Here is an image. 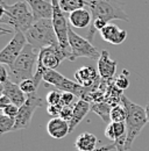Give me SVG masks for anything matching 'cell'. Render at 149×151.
<instances>
[{"label": "cell", "mask_w": 149, "mask_h": 151, "mask_svg": "<svg viewBox=\"0 0 149 151\" xmlns=\"http://www.w3.org/2000/svg\"><path fill=\"white\" fill-rule=\"evenodd\" d=\"M28 6L29 5L26 1H19L13 5H6L5 1H1V23L11 26L14 32L26 33L35 21L32 11L28 9Z\"/></svg>", "instance_id": "6da1fadb"}, {"label": "cell", "mask_w": 149, "mask_h": 151, "mask_svg": "<svg viewBox=\"0 0 149 151\" xmlns=\"http://www.w3.org/2000/svg\"><path fill=\"white\" fill-rule=\"evenodd\" d=\"M36 51L33 45L27 43L13 65L9 66V78L13 83L20 84L26 79L34 78L38 60V52Z\"/></svg>", "instance_id": "7a4b0ae2"}, {"label": "cell", "mask_w": 149, "mask_h": 151, "mask_svg": "<svg viewBox=\"0 0 149 151\" xmlns=\"http://www.w3.org/2000/svg\"><path fill=\"white\" fill-rule=\"evenodd\" d=\"M121 104L124 105V107L126 109L125 123H126V128H127V141H126L125 150L128 151L130 150L132 144L135 141V138L140 135L141 130L148 122V119H147L146 108L134 104L126 95L122 96Z\"/></svg>", "instance_id": "3957f363"}, {"label": "cell", "mask_w": 149, "mask_h": 151, "mask_svg": "<svg viewBox=\"0 0 149 151\" xmlns=\"http://www.w3.org/2000/svg\"><path fill=\"white\" fill-rule=\"evenodd\" d=\"M64 59H71V51L62 48L59 43L41 49L38 51L36 72L33 78L37 86L40 85V81L43 79V75L48 70H56Z\"/></svg>", "instance_id": "277c9868"}, {"label": "cell", "mask_w": 149, "mask_h": 151, "mask_svg": "<svg viewBox=\"0 0 149 151\" xmlns=\"http://www.w3.org/2000/svg\"><path fill=\"white\" fill-rule=\"evenodd\" d=\"M25 35L27 42L33 45L37 51L46 47L58 43L51 19L35 20L30 28L25 33Z\"/></svg>", "instance_id": "5b68a950"}, {"label": "cell", "mask_w": 149, "mask_h": 151, "mask_svg": "<svg viewBox=\"0 0 149 151\" xmlns=\"http://www.w3.org/2000/svg\"><path fill=\"white\" fill-rule=\"evenodd\" d=\"M124 6L125 4L119 0H91L88 7L93 19H101L108 23L112 20L129 21Z\"/></svg>", "instance_id": "8992f818"}, {"label": "cell", "mask_w": 149, "mask_h": 151, "mask_svg": "<svg viewBox=\"0 0 149 151\" xmlns=\"http://www.w3.org/2000/svg\"><path fill=\"white\" fill-rule=\"evenodd\" d=\"M69 44L71 49L70 62H74L79 57H85L93 60H98L100 58L101 51H99L88 38L74 33L71 26L69 28Z\"/></svg>", "instance_id": "52a82bcc"}, {"label": "cell", "mask_w": 149, "mask_h": 151, "mask_svg": "<svg viewBox=\"0 0 149 151\" xmlns=\"http://www.w3.org/2000/svg\"><path fill=\"white\" fill-rule=\"evenodd\" d=\"M43 106V100L40 98L37 93L28 95L26 102L19 108V113L15 117V126H14V132L21 130V129H27L30 126L33 115L37 108Z\"/></svg>", "instance_id": "ba28073f"}, {"label": "cell", "mask_w": 149, "mask_h": 151, "mask_svg": "<svg viewBox=\"0 0 149 151\" xmlns=\"http://www.w3.org/2000/svg\"><path fill=\"white\" fill-rule=\"evenodd\" d=\"M51 4H53V8H54V14H53L51 20H53V24H54V29H55L58 43L62 48L71 51L70 44H69V28H70V26L67 21L65 13L62 11L58 0H51Z\"/></svg>", "instance_id": "9c48e42d"}, {"label": "cell", "mask_w": 149, "mask_h": 151, "mask_svg": "<svg viewBox=\"0 0 149 151\" xmlns=\"http://www.w3.org/2000/svg\"><path fill=\"white\" fill-rule=\"evenodd\" d=\"M27 38L25 33L15 32L13 38L8 42V44L1 50L0 52V63L4 65H7L8 68L13 65L15 59L21 54L23 48L27 45Z\"/></svg>", "instance_id": "30bf717a"}, {"label": "cell", "mask_w": 149, "mask_h": 151, "mask_svg": "<svg viewBox=\"0 0 149 151\" xmlns=\"http://www.w3.org/2000/svg\"><path fill=\"white\" fill-rule=\"evenodd\" d=\"M74 79L76 83L88 88H97L101 83V78L99 76L98 70L89 65L79 68L74 72Z\"/></svg>", "instance_id": "8fae6325"}, {"label": "cell", "mask_w": 149, "mask_h": 151, "mask_svg": "<svg viewBox=\"0 0 149 151\" xmlns=\"http://www.w3.org/2000/svg\"><path fill=\"white\" fill-rule=\"evenodd\" d=\"M34 15L35 20L41 19H53L54 8L51 0H25Z\"/></svg>", "instance_id": "7c38bea8"}, {"label": "cell", "mask_w": 149, "mask_h": 151, "mask_svg": "<svg viewBox=\"0 0 149 151\" xmlns=\"http://www.w3.org/2000/svg\"><path fill=\"white\" fill-rule=\"evenodd\" d=\"M1 94L6 95L11 100V102L13 105L18 106L19 108L26 102L27 96H28V95H26L22 92V90L20 88L19 84L13 83L11 79L7 83L1 85Z\"/></svg>", "instance_id": "4fadbf2b"}, {"label": "cell", "mask_w": 149, "mask_h": 151, "mask_svg": "<svg viewBox=\"0 0 149 151\" xmlns=\"http://www.w3.org/2000/svg\"><path fill=\"white\" fill-rule=\"evenodd\" d=\"M97 70L99 72L100 78L104 80H110V79L114 78L115 71H116V62L114 59H112L106 50L101 51L100 58L98 59Z\"/></svg>", "instance_id": "5bb4252c"}, {"label": "cell", "mask_w": 149, "mask_h": 151, "mask_svg": "<svg viewBox=\"0 0 149 151\" xmlns=\"http://www.w3.org/2000/svg\"><path fill=\"white\" fill-rule=\"evenodd\" d=\"M92 13L89 9L82 8L78 11H74L72 13L69 14V22L70 26L77 28V29H88V32L90 30V28L92 27Z\"/></svg>", "instance_id": "9a60e30c"}, {"label": "cell", "mask_w": 149, "mask_h": 151, "mask_svg": "<svg viewBox=\"0 0 149 151\" xmlns=\"http://www.w3.org/2000/svg\"><path fill=\"white\" fill-rule=\"evenodd\" d=\"M47 132L48 134L56 139H61L65 137L68 134H70V127L69 122L63 120L62 117L57 116L53 117L48 123H47Z\"/></svg>", "instance_id": "2e32d148"}, {"label": "cell", "mask_w": 149, "mask_h": 151, "mask_svg": "<svg viewBox=\"0 0 149 151\" xmlns=\"http://www.w3.org/2000/svg\"><path fill=\"white\" fill-rule=\"evenodd\" d=\"M100 36L111 44H121L127 37V32L125 29H120L115 24H107L100 30Z\"/></svg>", "instance_id": "e0dca14e"}, {"label": "cell", "mask_w": 149, "mask_h": 151, "mask_svg": "<svg viewBox=\"0 0 149 151\" xmlns=\"http://www.w3.org/2000/svg\"><path fill=\"white\" fill-rule=\"evenodd\" d=\"M91 111V104L79 99L74 105V113L72 117L69 121V127H70V132L74 130V128L80 123V121L86 116V114Z\"/></svg>", "instance_id": "ac0fdd59"}, {"label": "cell", "mask_w": 149, "mask_h": 151, "mask_svg": "<svg viewBox=\"0 0 149 151\" xmlns=\"http://www.w3.org/2000/svg\"><path fill=\"white\" fill-rule=\"evenodd\" d=\"M98 144V138L90 132H83L80 134L76 142H74V148L77 151H94Z\"/></svg>", "instance_id": "d6986e66"}, {"label": "cell", "mask_w": 149, "mask_h": 151, "mask_svg": "<svg viewBox=\"0 0 149 151\" xmlns=\"http://www.w3.org/2000/svg\"><path fill=\"white\" fill-rule=\"evenodd\" d=\"M91 111L94 112L97 115L100 116V119L106 123L110 124L111 123V111L112 106L106 102V101H101V102H94L91 104Z\"/></svg>", "instance_id": "ffe728a7"}, {"label": "cell", "mask_w": 149, "mask_h": 151, "mask_svg": "<svg viewBox=\"0 0 149 151\" xmlns=\"http://www.w3.org/2000/svg\"><path fill=\"white\" fill-rule=\"evenodd\" d=\"M58 1L64 13H72L74 11L84 8L85 6H89V1L86 0H58Z\"/></svg>", "instance_id": "44dd1931"}, {"label": "cell", "mask_w": 149, "mask_h": 151, "mask_svg": "<svg viewBox=\"0 0 149 151\" xmlns=\"http://www.w3.org/2000/svg\"><path fill=\"white\" fill-rule=\"evenodd\" d=\"M14 126H15V119L14 117H9L6 115L0 116V134L14 132Z\"/></svg>", "instance_id": "7402d4cb"}, {"label": "cell", "mask_w": 149, "mask_h": 151, "mask_svg": "<svg viewBox=\"0 0 149 151\" xmlns=\"http://www.w3.org/2000/svg\"><path fill=\"white\" fill-rule=\"evenodd\" d=\"M126 121V109L122 104L112 107L111 122H125Z\"/></svg>", "instance_id": "603a6c76"}, {"label": "cell", "mask_w": 149, "mask_h": 151, "mask_svg": "<svg viewBox=\"0 0 149 151\" xmlns=\"http://www.w3.org/2000/svg\"><path fill=\"white\" fill-rule=\"evenodd\" d=\"M19 86H20V88L22 90V92L26 95H30L33 94V93H36V90L37 87H38L34 79H26V80L21 81L19 84Z\"/></svg>", "instance_id": "cb8c5ba5"}, {"label": "cell", "mask_w": 149, "mask_h": 151, "mask_svg": "<svg viewBox=\"0 0 149 151\" xmlns=\"http://www.w3.org/2000/svg\"><path fill=\"white\" fill-rule=\"evenodd\" d=\"M128 75L129 72L127 70H124L120 75L118 76L116 78H114V83H115V86L118 88H120L121 91L128 88L129 86V79H128Z\"/></svg>", "instance_id": "d4e9b609"}, {"label": "cell", "mask_w": 149, "mask_h": 151, "mask_svg": "<svg viewBox=\"0 0 149 151\" xmlns=\"http://www.w3.org/2000/svg\"><path fill=\"white\" fill-rule=\"evenodd\" d=\"M46 99L48 106H56L62 102V92L58 90H53L47 94Z\"/></svg>", "instance_id": "484cf974"}, {"label": "cell", "mask_w": 149, "mask_h": 151, "mask_svg": "<svg viewBox=\"0 0 149 151\" xmlns=\"http://www.w3.org/2000/svg\"><path fill=\"white\" fill-rule=\"evenodd\" d=\"M18 113H19V107L15 106V105H13V104L8 105L7 107H5V108L2 109V115L9 116V117H14V119L17 117Z\"/></svg>", "instance_id": "4316f807"}, {"label": "cell", "mask_w": 149, "mask_h": 151, "mask_svg": "<svg viewBox=\"0 0 149 151\" xmlns=\"http://www.w3.org/2000/svg\"><path fill=\"white\" fill-rule=\"evenodd\" d=\"M72 113H74V106L71 107V106H65V107H63V109L61 111V113H59V117H62L63 120H65V121H70L71 120V117H72Z\"/></svg>", "instance_id": "83f0119b"}, {"label": "cell", "mask_w": 149, "mask_h": 151, "mask_svg": "<svg viewBox=\"0 0 149 151\" xmlns=\"http://www.w3.org/2000/svg\"><path fill=\"white\" fill-rule=\"evenodd\" d=\"M74 98L76 95L70 92H62V102L64 104V106H71L74 101Z\"/></svg>", "instance_id": "f1b7e54d"}, {"label": "cell", "mask_w": 149, "mask_h": 151, "mask_svg": "<svg viewBox=\"0 0 149 151\" xmlns=\"http://www.w3.org/2000/svg\"><path fill=\"white\" fill-rule=\"evenodd\" d=\"M9 79H11V78H9V72L6 70L5 65L1 64V65H0V84L2 85V84H5V83H7Z\"/></svg>", "instance_id": "f546056e"}, {"label": "cell", "mask_w": 149, "mask_h": 151, "mask_svg": "<svg viewBox=\"0 0 149 151\" xmlns=\"http://www.w3.org/2000/svg\"><path fill=\"white\" fill-rule=\"evenodd\" d=\"M105 136L111 141V142H114V129H113V123H110L107 124L106 129H105Z\"/></svg>", "instance_id": "4dcf8cb0"}, {"label": "cell", "mask_w": 149, "mask_h": 151, "mask_svg": "<svg viewBox=\"0 0 149 151\" xmlns=\"http://www.w3.org/2000/svg\"><path fill=\"white\" fill-rule=\"evenodd\" d=\"M11 104H12L11 100H9L6 95L1 94V96H0V108H1V109H4L5 107H7V106L11 105Z\"/></svg>", "instance_id": "1f68e13d"}, {"label": "cell", "mask_w": 149, "mask_h": 151, "mask_svg": "<svg viewBox=\"0 0 149 151\" xmlns=\"http://www.w3.org/2000/svg\"><path fill=\"white\" fill-rule=\"evenodd\" d=\"M113 149H115V145H114V143H112V144H108V145H104V147H100V148H97L94 151H111ZM77 151V150H76Z\"/></svg>", "instance_id": "d6a6232c"}, {"label": "cell", "mask_w": 149, "mask_h": 151, "mask_svg": "<svg viewBox=\"0 0 149 151\" xmlns=\"http://www.w3.org/2000/svg\"><path fill=\"white\" fill-rule=\"evenodd\" d=\"M146 113H147V119H148V122H149V102L147 104V106H146Z\"/></svg>", "instance_id": "836d02e7"}]
</instances>
